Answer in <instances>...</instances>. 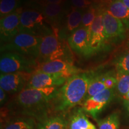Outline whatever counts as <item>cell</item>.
<instances>
[{
	"instance_id": "cell-1",
	"label": "cell",
	"mask_w": 129,
	"mask_h": 129,
	"mask_svg": "<svg viewBox=\"0 0 129 129\" xmlns=\"http://www.w3.org/2000/svg\"><path fill=\"white\" fill-rule=\"evenodd\" d=\"M57 87L25 88L16 97V104L22 114L41 121L47 117L48 110L51 108V103L59 90Z\"/></svg>"
},
{
	"instance_id": "cell-2",
	"label": "cell",
	"mask_w": 129,
	"mask_h": 129,
	"mask_svg": "<svg viewBox=\"0 0 129 129\" xmlns=\"http://www.w3.org/2000/svg\"><path fill=\"white\" fill-rule=\"evenodd\" d=\"M92 73H80L69 77L58 90L51 103V108L56 112L69 111L85 99Z\"/></svg>"
},
{
	"instance_id": "cell-3",
	"label": "cell",
	"mask_w": 129,
	"mask_h": 129,
	"mask_svg": "<svg viewBox=\"0 0 129 129\" xmlns=\"http://www.w3.org/2000/svg\"><path fill=\"white\" fill-rule=\"evenodd\" d=\"M42 38L39 35L20 32L7 43L1 44V51L18 53L32 59H37L39 57Z\"/></svg>"
},
{
	"instance_id": "cell-4",
	"label": "cell",
	"mask_w": 129,
	"mask_h": 129,
	"mask_svg": "<svg viewBox=\"0 0 129 129\" xmlns=\"http://www.w3.org/2000/svg\"><path fill=\"white\" fill-rule=\"evenodd\" d=\"M38 64L35 59L15 52H4L0 58L1 74L26 72L34 73Z\"/></svg>"
},
{
	"instance_id": "cell-5",
	"label": "cell",
	"mask_w": 129,
	"mask_h": 129,
	"mask_svg": "<svg viewBox=\"0 0 129 129\" xmlns=\"http://www.w3.org/2000/svg\"><path fill=\"white\" fill-rule=\"evenodd\" d=\"M38 58L40 60H42L39 63L48 62L56 59L70 60L68 59L67 51L64 46L59 41L57 32H56L55 30L43 37L40 47Z\"/></svg>"
},
{
	"instance_id": "cell-6",
	"label": "cell",
	"mask_w": 129,
	"mask_h": 129,
	"mask_svg": "<svg viewBox=\"0 0 129 129\" xmlns=\"http://www.w3.org/2000/svg\"><path fill=\"white\" fill-rule=\"evenodd\" d=\"M46 20L42 12L37 10H24L20 14V32L43 37L50 33L45 25Z\"/></svg>"
},
{
	"instance_id": "cell-7",
	"label": "cell",
	"mask_w": 129,
	"mask_h": 129,
	"mask_svg": "<svg viewBox=\"0 0 129 129\" xmlns=\"http://www.w3.org/2000/svg\"><path fill=\"white\" fill-rule=\"evenodd\" d=\"M81 70L74 65L72 61L56 59L48 62L38 63L35 72L59 74L68 79L74 75L80 74Z\"/></svg>"
},
{
	"instance_id": "cell-8",
	"label": "cell",
	"mask_w": 129,
	"mask_h": 129,
	"mask_svg": "<svg viewBox=\"0 0 129 129\" xmlns=\"http://www.w3.org/2000/svg\"><path fill=\"white\" fill-rule=\"evenodd\" d=\"M69 46L77 54L88 58L95 54L90 44L89 29L79 28L68 38Z\"/></svg>"
},
{
	"instance_id": "cell-9",
	"label": "cell",
	"mask_w": 129,
	"mask_h": 129,
	"mask_svg": "<svg viewBox=\"0 0 129 129\" xmlns=\"http://www.w3.org/2000/svg\"><path fill=\"white\" fill-rule=\"evenodd\" d=\"M32 74L26 72L1 74L0 88L10 94L20 93L25 88Z\"/></svg>"
},
{
	"instance_id": "cell-10",
	"label": "cell",
	"mask_w": 129,
	"mask_h": 129,
	"mask_svg": "<svg viewBox=\"0 0 129 129\" xmlns=\"http://www.w3.org/2000/svg\"><path fill=\"white\" fill-rule=\"evenodd\" d=\"M23 12L22 8H18L15 12L9 14L0 21V37L1 43H7L20 32V14Z\"/></svg>"
},
{
	"instance_id": "cell-11",
	"label": "cell",
	"mask_w": 129,
	"mask_h": 129,
	"mask_svg": "<svg viewBox=\"0 0 129 129\" xmlns=\"http://www.w3.org/2000/svg\"><path fill=\"white\" fill-rule=\"evenodd\" d=\"M114 97V90H105L95 96L85 100L83 104V110L96 120L99 114L111 102Z\"/></svg>"
},
{
	"instance_id": "cell-12",
	"label": "cell",
	"mask_w": 129,
	"mask_h": 129,
	"mask_svg": "<svg viewBox=\"0 0 129 129\" xmlns=\"http://www.w3.org/2000/svg\"><path fill=\"white\" fill-rule=\"evenodd\" d=\"M67 78L59 74L34 72L25 88H39L59 87L65 83ZM24 88V89H25Z\"/></svg>"
},
{
	"instance_id": "cell-13",
	"label": "cell",
	"mask_w": 129,
	"mask_h": 129,
	"mask_svg": "<svg viewBox=\"0 0 129 129\" xmlns=\"http://www.w3.org/2000/svg\"><path fill=\"white\" fill-rule=\"evenodd\" d=\"M90 44L94 53L102 49L106 40L103 23L102 10L97 12L96 19L89 28Z\"/></svg>"
},
{
	"instance_id": "cell-14",
	"label": "cell",
	"mask_w": 129,
	"mask_h": 129,
	"mask_svg": "<svg viewBox=\"0 0 129 129\" xmlns=\"http://www.w3.org/2000/svg\"><path fill=\"white\" fill-rule=\"evenodd\" d=\"M103 23L106 40L122 38L125 34V28L120 19L114 17L107 10H102Z\"/></svg>"
},
{
	"instance_id": "cell-15",
	"label": "cell",
	"mask_w": 129,
	"mask_h": 129,
	"mask_svg": "<svg viewBox=\"0 0 129 129\" xmlns=\"http://www.w3.org/2000/svg\"><path fill=\"white\" fill-rule=\"evenodd\" d=\"M69 119L68 129H97L87 118L83 108L74 111Z\"/></svg>"
},
{
	"instance_id": "cell-16",
	"label": "cell",
	"mask_w": 129,
	"mask_h": 129,
	"mask_svg": "<svg viewBox=\"0 0 129 129\" xmlns=\"http://www.w3.org/2000/svg\"><path fill=\"white\" fill-rule=\"evenodd\" d=\"M37 125V129H68V121L60 115L47 117Z\"/></svg>"
},
{
	"instance_id": "cell-17",
	"label": "cell",
	"mask_w": 129,
	"mask_h": 129,
	"mask_svg": "<svg viewBox=\"0 0 129 129\" xmlns=\"http://www.w3.org/2000/svg\"><path fill=\"white\" fill-rule=\"evenodd\" d=\"M107 11L126 25L129 24V9L122 1L114 0L109 4Z\"/></svg>"
},
{
	"instance_id": "cell-18",
	"label": "cell",
	"mask_w": 129,
	"mask_h": 129,
	"mask_svg": "<svg viewBox=\"0 0 129 129\" xmlns=\"http://www.w3.org/2000/svg\"><path fill=\"white\" fill-rule=\"evenodd\" d=\"M37 126L31 117H19L10 120L3 129H37Z\"/></svg>"
},
{
	"instance_id": "cell-19",
	"label": "cell",
	"mask_w": 129,
	"mask_h": 129,
	"mask_svg": "<svg viewBox=\"0 0 129 129\" xmlns=\"http://www.w3.org/2000/svg\"><path fill=\"white\" fill-rule=\"evenodd\" d=\"M83 13L82 10L74 7L68 14L66 22V29L68 33L72 34L80 28L83 19Z\"/></svg>"
},
{
	"instance_id": "cell-20",
	"label": "cell",
	"mask_w": 129,
	"mask_h": 129,
	"mask_svg": "<svg viewBox=\"0 0 129 129\" xmlns=\"http://www.w3.org/2000/svg\"><path fill=\"white\" fill-rule=\"evenodd\" d=\"M62 12V4L45 3L42 7V13L46 20L54 23L60 19Z\"/></svg>"
},
{
	"instance_id": "cell-21",
	"label": "cell",
	"mask_w": 129,
	"mask_h": 129,
	"mask_svg": "<svg viewBox=\"0 0 129 129\" xmlns=\"http://www.w3.org/2000/svg\"><path fill=\"white\" fill-rule=\"evenodd\" d=\"M106 89V88L101 80L100 75H96L94 73H92V77L88 85L87 92L85 96L84 101Z\"/></svg>"
},
{
	"instance_id": "cell-22",
	"label": "cell",
	"mask_w": 129,
	"mask_h": 129,
	"mask_svg": "<svg viewBox=\"0 0 129 129\" xmlns=\"http://www.w3.org/2000/svg\"><path fill=\"white\" fill-rule=\"evenodd\" d=\"M99 129H118L120 119L117 113H113L98 121Z\"/></svg>"
},
{
	"instance_id": "cell-23",
	"label": "cell",
	"mask_w": 129,
	"mask_h": 129,
	"mask_svg": "<svg viewBox=\"0 0 129 129\" xmlns=\"http://www.w3.org/2000/svg\"><path fill=\"white\" fill-rule=\"evenodd\" d=\"M19 0H1L0 1V17L1 19L15 12L18 8Z\"/></svg>"
},
{
	"instance_id": "cell-24",
	"label": "cell",
	"mask_w": 129,
	"mask_h": 129,
	"mask_svg": "<svg viewBox=\"0 0 129 129\" xmlns=\"http://www.w3.org/2000/svg\"><path fill=\"white\" fill-rule=\"evenodd\" d=\"M117 89L121 95L124 96L129 92V74L118 73L117 74Z\"/></svg>"
},
{
	"instance_id": "cell-25",
	"label": "cell",
	"mask_w": 129,
	"mask_h": 129,
	"mask_svg": "<svg viewBox=\"0 0 129 129\" xmlns=\"http://www.w3.org/2000/svg\"><path fill=\"white\" fill-rule=\"evenodd\" d=\"M97 12L96 9L93 7H88L83 13V19L80 28L89 29L96 19Z\"/></svg>"
},
{
	"instance_id": "cell-26",
	"label": "cell",
	"mask_w": 129,
	"mask_h": 129,
	"mask_svg": "<svg viewBox=\"0 0 129 129\" xmlns=\"http://www.w3.org/2000/svg\"><path fill=\"white\" fill-rule=\"evenodd\" d=\"M115 67L118 73L129 74V51L118 58L115 62Z\"/></svg>"
},
{
	"instance_id": "cell-27",
	"label": "cell",
	"mask_w": 129,
	"mask_h": 129,
	"mask_svg": "<svg viewBox=\"0 0 129 129\" xmlns=\"http://www.w3.org/2000/svg\"><path fill=\"white\" fill-rule=\"evenodd\" d=\"M100 77L106 89H114V88L117 86V77L114 76L109 73L100 75Z\"/></svg>"
},
{
	"instance_id": "cell-28",
	"label": "cell",
	"mask_w": 129,
	"mask_h": 129,
	"mask_svg": "<svg viewBox=\"0 0 129 129\" xmlns=\"http://www.w3.org/2000/svg\"><path fill=\"white\" fill-rule=\"evenodd\" d=\"M72 6L76 9L83 10L88 9L91 5V0H71Z\"/></svg>"
},
{
	"instance_id": "cell-29",
	"label": "cell",
	"mask_w": 129,
	"mask_h": 129,
	"mask_svg": "<svg viewBox=\"0 0 129 129\" xmlns=\"http://www.w3.org/2000/svg\"><path fill=\"white\" fill-rule=\"evenodd\" d=\"M7 92L4 91L3 88H0V104H1V105H3L6 103V102L7 101Z\"/></svg>"
},
{
	"instance_id": "cell-30",
	"label": "cell",
	"mask_w": 129,
	"mask_h": 129,
	"mask_svg": "<svg viewBox=\"0 0 129 129\" xmlns=\"http://www.w3.org/2000/svg\"><path fill=\"white\" fill-rule=\"evenodd\" d=\"M45 3H51V4H62V0H44Z\"/></svg>"
},
{
	"instance_id": "cell-31",
	"label": "cell",
	"mask_w": 129,
	"mask_h": 129,
	"mask_svg": "<svg viewBox=\"0 0 129 129\" xmlns=\"http://www.w3.org/2000/svg\"><path fill=\"white\" fill-rule=\"evenodd\" d=\"M124 105L125 110L129 114V101H124Z\"/></svg>"
},
{
	"instance_id": "cell-32",
	"label": "cell",
	"mask_w": 129,
	"mask_h": 129,
	"mask_svg": "<svg viewBox=\"0 0 129 129\" xmlns=\"http://www.w3.org/2000/svg\"><path fill=\"white\" fill-rule=\"evenodd\" d=\"M122 2L124 4L125 6L128 9H129V0H123V1H122Z\"/></svg>"
},
{
	"instance_id": "cell-33",
	"label": "cell",
	"mask_w": 129,
	"mask_h": 129,
	"mask_svg": "<svg viewBox=\"0 0 129 129\" xmlns=\"http://www.w3.org/2000/svg\"><path fill=\"white\" fill-rule=\"evenodd\" d=\"M122 98H123L124 101H129V92L124 96H122Z\"/></svg>"
},
{
	"instance_id": "cell-34",
	"label": "cell",
	"mask_w": 129,
	"mask_h": 129,
	"mask_svg": "<svg viewBox=\"0 0 129 129\" xmlns=\"http://www.w3.org/2000/svg\"><path fill=\"white\" fill-rule=\"evenodd\" d=\"M29 1L33 3H43V4H44V0H29Z\"/></svg>"
},
{
	"instance_id": "cell-35",
	"label": "cell",
	"mask_w": 129,
	"mask_h": 129,
	"mask_svg": "<svg viewBox=\"0 0 129 129\" xmlns=\"http://www.w3.org/2000/svg\"><path fill=\"white\" fill-rule=\"evenodd\" d=\"M67 1V0H62V2L63 3V2H64V1Z\"/></svg>"
},
{
	"instance_id": "cell-36",
	"label": "cell",
	"mask_w": 129,
	"mask_h": 129,
	"mask_svg": "<svg viewBox=\"0 0 129 129\" xmlns=\"http://www.w3.org/2000/svg\"><path fill=\"white\" fill-rule=\"evenodd\" d=\"M117 1H123V0H117Z\"/></svg>"
}]
</instances>
